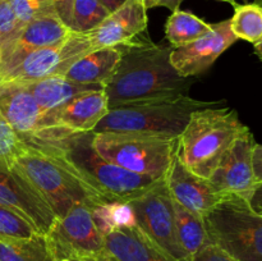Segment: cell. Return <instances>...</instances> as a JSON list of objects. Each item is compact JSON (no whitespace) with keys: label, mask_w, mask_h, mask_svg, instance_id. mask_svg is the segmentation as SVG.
<instances>
[{"label":"cell","mask_w":262,"mask_h":261,"mask_svg":"<svg viewBox=\"0 0 262 261\" xmlns=\"http://www.w3.org/2000/svg\"><path fill=\"white\" fill-rule=\"evenodd\" d=\"M174 212H176L178 241L186 252L187 257L189 258L204 246L211 243L207 234L206 225H205V219L187 210L176 201H174Z\"/></svg>","instance_id":"23"},{"label":"cell","mask_w":262,"mask_h":261,"mask_svg":"<svg viewBox=\"0 0 262 261\" xmlns=\"http://www.w3.org/2000/svg\"><path fill=\"white\" fill-rule=\"evenodd\" d=\"M66 261H84V260H66Z\"/></svg>","instance_id":"42"},{"label":"cell","mask_w":262,"mask_h":261,"mask_svg":"<svg viewBox=\"0 0 262 261\" xmlns=\"http://www.w3.org/2000/svg\"><path fill=\"white\" fill-rule=\"evenodd\" d=\"M125 2H127V0H100V3L109 10V13L115 12V10H117L118 8L122 7Z\"/></svg>","instance_id":"37"},{"label":"cell","mask_w":262,"mask_h":261,"mask_svg":"<svg viewBox=\"0 0 262 261\" xmlns=\"http://www.w3.org/2000/svg\"><path fill=\"white\" fill-rule=\"evenodd\" d=\"M107 113L109 101L105 89L92 90L77 95L51 112H46V124L49 128L61 127L79 133L94 132Z\"/></svg>","instance_id":"18"},{"label":"cell","mask_w":262,"mask_h":261,"mask_svg":"<svg viewBox=\"0 0 262 261\" xmlns=\"http://www.w3.org/2000/svg\"><path fill=\"white\" fill-rule=\"evenodd\" d=\"M129 204L135 210L137 227L151 242L171 257L188 260L177 235L174 201L165 179L142 196L129 201Z\"/></svg>","instance_id":"9"},{"label":"cell","mask_w":262,"mask_h":261,"mask_svg":"<svg viewBox=\"0 0 262 261\" xmlns=\"http://www.w3.org/2000/svg\"><path fill=\"white\" fill-rule=\"evenodd\" d=\"M0 205L30 220L40 234L46 235L56 216L35 187L12 165L0 161Z\"/></svg>","instance_id":"12"},{"label":"cell","mask_w":262,"mask_h":261,"mask_svg":"<svg viewBox=\"0 0 262 261\" xmlns=\"http://www.w3.org/2000/svg\"><path fill=\"white\" fill-rule=\"evenodd\" d=\"M219 2H225V3H229V4H232L233 7H234L237 3H235V0H219Z\"/></svg>","instance_id":"40"},{"label":"cell","mask_w":262,"mask_h":261,"mask_svg":"<svg viewBox=\"0 0 262 261\" xmlns=\"http://www.w3.org/2000/svg\"><path fill=\"white\" fill-rule=\"evenodd\" d=\"M189 261H239L232 255L220 248L214 243L204 246L200 251H197L193 256L188 258Z\"/></svg>","instance_id":"32"},{"label":"cell","mask_w":262,"mask_h":261,"mask_svg":"<svg viewBox=\"0 0 262 261\" xmlns=\"http://www.w3.org/2000/svg\"><path fill=\"white\" fill-rule=\"evenodd\" d=\"M0 261H58L49 247L46 235L30 238H0Z\"/></svg>","instance_id":"22"},{"label":"cell","mask_w":262,"mask_h":261,"mask_svg":"<svg viewBox=\"0 0 262 261\" xmlns=\"http://www.w3.org/2000/svg\"><path fill=\"white\" fill-rule=\"evenodd\" d=\"M246 2H247V0H246ZM253 2H255V4L260 5V7L262 8V0H253Z\"/></svg>","instance_id":"41"},{"label":"cell","mask_w":262,"mask_h":261,"mask_svg":"<svg viewBox=\"0 0 262 261\" xmlns=\"http://www.w3.org/2000/svg\"><path fill=\"white\" fill-rule=\"evenodd\" d=\"M0 118L25 136L28 143L51 129L46 124V113L19 81L0 82Z\"/></svg>","instance_id":"14"},{"label":"cell","mask_w":262,"mask_h":261,"mask_svg":"<svg viewBox=\"0 0 262 261\" xmlns=\"http://www.w3.org/2000/svg\"><path fill=\"white\" fill-rule=\"evenodd\" d=\"M252 168L255 181L257 184L262 183V145L256 143L252 153Z\"/></svg>","instance_id":"34"},{"label":"cell","mask_w":262,"mask_h":261,"mask_svg":"<svg viewBox=\"0 0 262 261\" xmlns=\"http://www.w3.org/2000/svg\"><path fill=\"white\" fill-rule=\"evenodd\" d=\"M237 36L230 28V20L211 23L209 32L192 42L171 49L170 63L186 78L207 71L216 59L237 42Z\"/></svg>","instance_id":"13"},{"label":"cell","mask_w":262,"mask_h":261,"mask_svg":"<svg viewBox=\"0 0 262 261\" xmlns=\"http://www.w3.org/2000/svg\"><path fill=\"white\" fill-rule=\"evenodd\" d=\"M122 55L119 46L96 49L78 59L64 77L77 83L101 84L105 87L114 76Z\"/></svg>","instance_id":"20"},{"label":"cell","mask_w":262,"mask_h":261,"mask_svg":"<svg viewBox=\"0 0 262 261\" xmlns=\"http://www.w3.org/2000/svg\"><path fill=\"white\" fill-rule=\"evenodd\" d=\"M86 33L72 31L55 45L40 49L30 54L0 76V82H30L53 76H64L78 59L92 51Z\"/></svg>","instance_id":"10"},{"label":"cell","mask_w":262,"mask_h":261,"mask_svg":"<svg viewBox=\"0 0 262 261\" xmlns=\"http://www.w3.org/2000/svg\"><path fill=\"white\" fill-rule=\"evenodd\" d=\"M94 132L79 133L56 128L30 145L58 156L69 170L105 202H129L152 189L163 179L133 173L105 160L92 145Z\"/></svg>","instance_id":"1"},{"label":"cell","mask_w":262,"mask_h":261,"mask_svg":"<svg viewBox=\"0 0 262 261\" xmlns=\"http://www.w3.org/2000/svg\"><path fill=\"white\" fill-rule=\"evenodd\" d=\"M92 145L101 158L127 170L165 179L178 138L141 132L94 133Z\"/></svg>","instance_id":"7"},{"label":"cell","mask_w":262,"mask_h":261,"mask_svg":"<svg viewBox=\"0 0 262 261\" xmlns=\"http://www.w3.org/2000/svg\"><path fill=\"white\" fill-rule=\"evenodd\" d=\"M256 145L250 128L246 127L228 147L210 176L209 181L220 194H238L250 200L256 183L252 168V153Z\"/></svg>","instance_id":"11"},{"label":"cell","mask_w":262,"mask_h":261,"mask_svg":"<svg viewBox=\"0 0 262 261\" xmlns=\"http://www.w3.org/2000/svg\"><path fill=\"white\" fill-rule=\"evenodd\" d=\"M165 183L174 201L202 217L223 196L215 191L209 179L194 174L182 163L178 148L166 173Z\"/></svg>","instance_id":"17"},{"label":"cell","mask_w":262,"mask_h":261,"mask_svg":"<svg viewBox=\"0 0 262 261\" xmlns=\"http://www.w3.org/2000/svg\"><path fill=\"white\" fill-rule=\"evenodd\" d=\"M0 119H2V118H0Z\"/></svg>","instance_id":"43"},{"label":"cell","mask_w":262,"mask_h":261,"mask_svg":"<svg viewBox=\"0 0 262 261\" xmlns=\"http://www.w3.org/2000/svg\"><path fill=\"white\" fill-rule=\"evenodd\" d=\"M46 240L58 261L90 260L105 251V237L92 220L91 209L83 204L58 217Z\"/></svg>","instance_id":"8"},{"label":"cell","mask_w":262,"mask_h":261,"mask_svg":"<svg viewBox=\"0 0 262 261\" xmlns=\"http://www.w3.org/2000/svg\"><path fill=\"white\" fill-rule=\"evenodd\" d=\"M109 14L100 0H74L69 28L73 32L86 33L97 27Z\"/></svg>","instance_id":"27"},{"label":"cell","mask_w":262,"mask_h":261,"mask_svg":"<svg viewBox=\"0 0 262 261\" xmlns=\"http://www.w3.org/2000/svg\"><path fill=\"white\" fill-rule=\"evenodd\" d=\"M253 49H255V54L258 56V59L262 61V38L258 41L257 44L253 45Z\"/></svg>","instance_id":"39"},{"label":"cell","mask_w":262,"mask_h":261,"mask_svg":"<svg viewBox=\"0 0 262 261\" xmlns=\"http://www.w3.org/2000/svg\"><path fill=\"white\" fill-rule=\"evenodd\" d=\"M147 28V9L142 0H127L97 27L86 32L92 49L113 48L136 40Z\"/></svg>","instance_id":"16"},{"label":"cell","mask_w":262,"mask_h":261,"mask_svg":"<svg viewBox=\"0 0 262 261\" xmlns=\"http://www.w3.org/2000/svg\"><path fill=\"white\" fill-rule=\"evenodd\" d=\"M105 250L119 261H189L171 257L138 227L123 228L107 234Z\"/></svg>","instance_id":"19"},{"label":"cell","mask_w":262,"mask_h":261,"mask_svg":"<svg viewBox=\"0 0 262 261\" xmlns=\"http://www.w3.org/2000/svg\"><path fill=\"white\" fill-rule=\"evenodd\" d=\"M32 146L25 136L19 135L8 123L0 119V161L12 165L15 159L27 153Z\"/></svg>","instance_id":"28"},{"label":"cell","mask_w":262,"mask_h":261,"mask_svg":"<svg viewBox=\"0 0 262 261\" xmlns=\"http://www.w3.org/2000/svg\"><path fill=\"white\" fill-rule=\"evenodd\" d=\"M84 261H119L117 257H114L113 255H110L106 250L104 251L102 253H100L99 256L94 258H90V260H84Z\"/></svg>","instance_id":"38"},{"label":"cell","mask_w":262,"mask_h":261,"mask_svg":"<svg viewBox=\"0 0 262 261\" xmlns=\"http://www.w3.org/2000/svg\"><path fill=\"white\" fill-rule=\"evenodd\" d=\"M33 99L43 112H51L68 102L77 95L92 90L105 89L101 84H83L71 81L64 76H53L37 81L23 82Z\"/></svg>","instance_id":"21"},{"label":"cell","mask_w":262,"mask_h":261,"mask_svg":"<svg viewBox=\"0 0 262 261\" xmlns=\"http://www.w3.org/2000/svg\"><path fill=\"white\" fill-rule=\"evenodd\" d=\"M91 216L104 237L114 230L137 227L135 210L129 202L113 201L95 205L91 207Z\"/></svg>","instance_id":"25"},{"label":"cell","mask_w":262,"mask_h":261,"mask_svg":"<svg viewBox=\"0 0 262 261\" xmlns=\"http://www.w3.org/2000/svg\"><path fill=\"white\" fill-rule=\"evenodd\" d=\"M205 219L210 242L239 261H262V214L238 194H224Z\"/></svg>","instance_id":"6"},{"label":"cell","mask_w":262,"mask_h":261,"mask_svg":"<svg viewBox=\"0 0 262 261\" xmlns=\"http://www.w3.org/2000/svg\"><path fill=\"white\" fill-rule=\"evenodd\" d=\"M219 102L201 101L189 96L142 100L110 107L95 127L100 132H141L179 138L191 114L196 110L215 106Z\"/></svg>","instance_id":"4"},{"label":"cell","mask_w":262,"mask_h":261,"mask_svg":"<svg viewBox=\"0 0 262 261\" xmlns=\"http://www.w3.org/2000/svg\"><path fill=\"white\" fill-rule=\"evenodd\" d=\"M196 110L178 138V155L191 171L209 179L222 156L246 128L238 113L227 107Z\"/></svg>","instance_id":"3"},{"label":"cell","mask_w":262,"mask_h":261,"mask_svg":"<svg viewBox=\"0 0 262 261\" xmlns=\"http://www.w3.org/2000/svg\"><path fill=\"white\" fill-rule=\"evenodd\" d=\"M211 23L205 22L202 18L186 10L171 12L165 23V37L171 48L192 42L209 32Z\"/></svg>","instance_id":"24"},{"label":"cell","mask_w":262,"mask_h":261,"mask_svg":"<svg viewBox=\"0 0 262 261\" xmlns=\"http://www.w3.org/2000/svg\"><path fill=\"white\" fill-rule=\"evenodd\" d=\"M119 48L122 59L105 86L109 109L142 100L188 96L192 81L171 66V46L158 45L140 36Z\"/></svg>","instance_id":"2"},{"label":"cell","mask_w":262,"mask_h":261,"mask_svg":"<svg viewBox=\"0 0 262 261\" xmlns=\"http://www.w3.org/2000/svg\"><path fill=\"white\" fill-rule=\"evenodd\" d=\"M23 26L42 15L55 14L53 0H8Z\"/></svg>","instance_id":"30"},{"label":"cell","mask_w":262,"mask_h":261,"mask_svg":"<svg viewBox=\"0 0 262 261\" xmlns=\"http://www.w3.org/2000/svg\"><path fill=\"white\" fill-rule=\"evenodd\" d=\"M230 20V28L238 40L257 44L262 38V8L255 3L235 4L234 14Z\"/></svg>","instance_id":"26"},{"label":"cell","mask_w":262,"mask_h":261,"mask_svg":"<svg viewBox=\"0 0 262 261\" xmlns=\"http://www.w3.org/2000/svg\"><path fill=\"white\" fill-rule=\"evenodd\" d=\"M22 23L15 15L8 0H0V51L17 36Z\"/></svg>","instance_id":"31"},{"label":"cell","mask_w":262,"mask_h":261,"mask_svg":"<svg viewBox=\"0 0 262 261\" xmlns=\"http://www.w3.org/2000/svg\"><path fill=\"white\" fill-rule=\"evenodd\" d=\"M12 166L35 187L56 219L63 217L76 205L83 204L91 209L105 202L84 186L58 156L48 151L31 147L15 159Z\"/></svg>","instance_id":"5"},{"label":"cell","mask_w":262,"mask_h":261,"mask_svg":"<svg viewBox=\"0 0 262 261\" xmlns=\"http://www.w3.org/2000/svg\"><path fill=\"white\" fill-rule=\"evenodd\" d=\"M36 233L37 229L30 220L0 205V238H30Z\"/></svg>","instance_id":"29"},{"label":"cell","mask_w":262,"mask_h":261,"mask_svg":"<svg viewBox=\"0 0 262 261\" xmlns=\"http://www.w3.org/2000/svg\"><path fill=\"white\" fill-rule=\"evenodd\" d=\"M145 4L146 9H151V8L156 7H164L168 8L170 12H176L179 9V5L183 0H142Z\"/></svg>","instance_id":"35"},{"label":"cell","mask_w":262,"mask_h":261,"mask_svg":"<svg viewBox=\"0 0 262 261\" xmlns=\"http://www.w3.org/2000/svg\"><path fill=\"white\" fill-rule=\"evenodd\" d=\"M248 201H250L251 206H252L255 211H257L258 214H262V183L256 186L255 191H253L252 196H251Z\"/></svg>","instance_id":"36"},{"label":"cell","mask_w":262,"mask_h":261,"mask_svg":"<svg viewBox=\"0 0 262 261\" xmlns=\"http://www.w3.org/2000/svg\"><path fill=\"white\" fill-rule=\"evenodd\" d=\"M73 4L74 0H53L55 14L58 15L59 19H60L68 28L71 27ZM69 30H71V28H69Z\"/></svg>","instance_id":"33"},{"label":"cell","mask_w":262,"mask_h":261,"mask_svg":"<svg viewBox=\"0 0 262 261\" xmlns=\"http://www.w3.org/2000/svg\"><path fill=\"white\" fill-rule=\"evenodd\" d=\"M71 32L56 14L42 15L27 22L0 51V76L30 54L60 42Z\"/></svg>","instance_id":"15"}]
</instances>
